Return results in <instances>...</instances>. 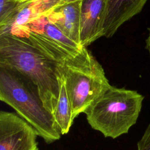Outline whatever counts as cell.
<instances>
[{
	"mask_svg": "<svg viewBox=\"0 0 150 150\" xmlns=\"http://www.w3.org/2000/svg\"><path fill=\"white\" fill-rule=\"evenodd\" d=\"M0 66L30 80L45 109L53 117L59 97V67L29 41L10 33L0 35Z\"/></svg>",
	"mask_w": 150,
	"mask_h": 150,
	"instance_id": "cell-1",
	"label": "cell"
},
{
	"mask_svg": "<svg viewBox=\"0 0 150 150\" xmlns=\"http://www.w3.org/2000/svg\"><path fill=\"white\" fill-rule=\"evenodd\" d=\"M57 66L63 75L74 120L111 87L103 66L87 47L83 46L76 56Z\"/></svg>",
	"mask_w": 150,
	"mask_h": 150,
	"instance_id": "cell-2",
	"label": "cell"
},
{
	"mask_svg": "<svg viewBox=\"0 0 150 150\" xmlns=\"http://www.w3.org/2000/svg\"><path fill=\"white\" fill-rule=\"evenodd\" d=\"M144 98L137 91L111 86L84 113L93 129L115 139L136 123Z\"/></svg>",
	"mask_w": 150,
	"mask_h": 150,
	"instance_id": "cell-3",
	"label": "cell"
},
{
	"mask_svg": "<svg viewBox=\"0 0 150 150\" xmlns=\"http://www.w3.org/2000/svg\"><path fill=\"white\" fill-rule=\"evenodd\" d=\"M0 100L13 108L31 125L47 144L60 139L53 117L45 109L36 93L6 69L1 67Z\"/></svg>",
	"mask_w": 150,
	"mask_h": 150,
	"instance_id": "cell-4",
	"label": "cell"
},
{
	"mask_svg": "<svg viewBox=\"0 0 150 150\" xmlns=\"http://www.w3.org/2000/svg\"><path fill=\"white\" fill-rule=\"evenodd\" d=\"M36 129L16 113L0 111V150H39Z\"/></svg>",
	"mask_w": 150,
	"mask_h": 150,
	"instance_id": "cell-5",
	"label": "cell"
},
{
	"mask_svg": "<svg viewBox=\"0 0 150 150\" xmlns=\"http://www.w3.org/2000/svg\"><path fill=\"white\" fill-rule=\"evenodd\" d=\"M77 1L79 0H32L19 3V12L15 21L3 34L10 33L26 38L29 33L27 26L30 22L37 18L47 17L56 9Z\"/></svg>",
	"mask_w": 150,
	"mask_h": 150,
	"instance_id": "cell-6",
	"label": "cell"
},
{
	"mask_svg": "<svg viewBox=\"0 0 150 150\" xmlns=\"http://www.w3.org/2000/svg\"><path fill=\"white\" fill-rule=\"evenodd\" d=\"M108 0H82L81 45L87 47L104 36V24Z\"/></svg>",
	"mask_w": 150,
	"mask_h": 150,
	"instance_id": "cell-7",
	"label": "cell"
},
{
	"mask_svg": "<svg viewBox=\"0 0 150 150\" xmlns=\"http://www.w3.org/2000/svg\"><path fill=\"white\" fill-rule=\"evenodd\" d=\"M148 1L108 0L104 24V36L112 37L122 24L141 12Z\"/></svg>",
	"mask_w": 150,
	"mask_h": 150,
	"instance_id": "cell-8",
	"label": "cell"
},
{
	"mask_svg": "<svg viewBox=\"0 0 150 150\" xmlns=\"http://www.w3.org/2000/svg\"><path fill=\"white\" fill-rule=\"evenodd\" d=\"M81 2L82 0H79L67 4L46 17L49 22L81 46Z\"/></svg>",
	"mask_w": 150,
	"mask_h": 150,
	"instance_id": "cell-9",
	"label": "cell"
},
{
	"mask_svg": "<svg viewBox=\"0 0 150 150\" xmlns=\"http://www.w3.org/2000/svg\"><path fill=\"white\" fill-rule=\"evenodd\" d=\"M29 42L40 53L57 65L61 64L79 52L73 51L43 33L29 31L26 38Z\"/></svg>",
	"mask_w": 150,
	"mask_h": 150,
	"instance_id": "cell-10",
	"label": "cell"
},
{
	"mask_svg": "<svg viewBox=\"0 0 150 150\" xmlns=\"http://www.w3.org/2000/svg\"><path fill=\"white\" fill-rule=\"evenodd\" d=\"M58 79L60 92L58 103L53 115V118L59 132L62 135L69 132L73 123L74 119L73 118L71 106L64 84L63 75L59 67Z\"/></svg>",
	"mask_w": 150,
	"mask_h": 150,
	"instance_id": "cell-11",
	"label": "cell"
},
{
	"mask_svg": "<svg viewBox=\"0 0 150 150\" xmlns=\"http://www.w3.org/2000/svg\"><path fill=\"white\" fill-rule=\"evenodd\" d=\"M27 28L29 31L43 33L73 51L78 52L83 47L68 38L55 25L49 22L46 17L32 21L28 25Z\"/></svg>",
	"mask_w": 150,
	"mask_h": 150,
	"instance_id": "cell-12",
	"label": "cell"
},
{
	"mask_svg": "<svg viewBox=\"0 0 150 150\" xmlns=\"http://www.w3.org/2000/svg\"><path fill=\"white\" fill-rule=\"evenodd\" d=\"M18 0H0V35L4 33L15 21L18 12Z\"/></svg>",
	"mask_w": 150,
	"mask_h": 150,
	"instance_id": "cell-13",
	"label": "cell"
},
{
	"mask_svg": "<svg viewBox=\"0 0 150 150\" xmlns=\"http://www.w3.org/2000/svg\"><path fill=\"white\" fill-rule=\"evenodd\" d=\"M137 150H150V124L137 143Z\"/></svg>",
	"mask_w": 150,
	"mask_h": 150,
	"instance_id": "cell-14",
	"label": "cell"
},
{
	"mask_svg": "<svg viewBox=\"0 0 150 150\" xmlns=\"http://www.w3.org/2000/svg\"><path fill=\"white\" fill-rule=\"evenodd\" d=\"M148 30V35L145 40V48L148 50L149 57H150V28H149Z\"/></svg>",
	"mask_w": 150,
	"mask_h": 150,
	"instance_id": "cell-15",
	"label": "cell"
},
{
	"mask_svg": "<svg viewBox=\"0 0 150 150\" xmlns=\"http://www.w3.org/2000/svg\"><path fill=\"white\" fill-rule=\"evenodd\" d=\"M31 1H32V0H18L19 3H25V2Z\"/></svg>",
	"mask_w": 150,
	"mask_h": 150,
	"instance_id": "cell-16",
	"label": "cell"
}]
</instances>
